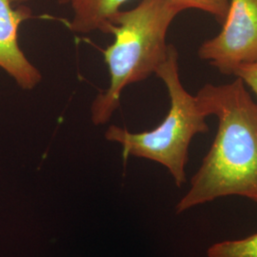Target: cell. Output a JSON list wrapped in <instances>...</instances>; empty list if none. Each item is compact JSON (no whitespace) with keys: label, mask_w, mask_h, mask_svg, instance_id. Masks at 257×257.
Returning a JSON list of instances; mask_svg holds the SVG:
<instances>
[{"label":"cell","mask_w":257,"mask_h":257,"mask_svg":"<svg viewBox=\"0 0 257 257\" xmlns=\"http://www.w3.org/2000/svg\"><path fill=\"white\" fill-rule=\"evenodd\" d=\"M205 115H214L217 132L176 213L228 196L257 203V103L239 78L206 84L195 95Z\"/></svg>","instance_id":"obj_1"},{"label":"cell","mask_w":257,"mask_h":257,"mask_svg":"<svg viewBox=\"0 0 257 257\" xmlns=\"http://www.w3.org/2000/svg\"><path fill=\"white\" fill-rule=\"evenodd\" d=\"M180 13L167 0H141L134 9L120 11L113 17L108 31L113 41L103 52L110 80L92 101L94 125L110 121L128 86L156 74L168 54V30Z\"/></svg>","instance_id":"obj_2"},{"label":"cell","mask_w":257,"mask_h":257,"mask_svg":"<svg viewBox=\"0 0 257 257\" xmlns=\"http://www.w3.org/2000/svg\"><path fill=\"white\" fill-rule=\"evenodd\" d=\"M156 74L165 84L170 97L165 118L154 130L141 133L110 125L105 132V138L122 146L124 158L135 156L164 166L175 185L181 188L187 181L185 168L191 142L196 135L209 131L207 116L196 97L184 88L179 75L178 53L174 45H169L165 60Z\"/></svg>","instance_id":"obj_3"},{"label":"cell","mask_w":257,"mask_h":257,"mask_svg":"<svg viewBox=\"0 0 257 257\" xmlns=\"http://www.w3.org/2000/svg\"><path fill=\"white\" fill-rule=\"evenodd\" d=\"M199 57L224 74L257 62V0H230L220 33L205 41Z\"/></svg>","instance_id":"obj_4"},{"label":"cell","mask_w":257,"mask_h":257,"mask_svg":"<svg viewBox=\"0 0 257 257\" xmlns=\"http://www.w3.org/2000/svg\"><path fill=\"white\" fill-rule=\"evenodd\" d=\"M12 0H0V69L12 77L19 88L31 91L42 81V74L19 46L21 24L32 17L26 6L13 7Z\"/></svg>","instance_id":"obj_5"},{"label":"cell","mask_w":257,"mask_h":257,"mask_svg":"<svg viewBox=\"0 0 257 257\" xmlns=\"http://www.w3.org/2000/svg\"><path fill=\"white\" fill-rule=\"evenodd\" d=\"M130 0H69L73 11L71 30L81 35L100 31L108 35L113 17Z\"/></svg>","instance_id":"obj_6"},{"label":"cell","mask_w":257,"mask_h":257,"mask_svg":"<svg viewBox=\"0 0 257 257\" xmlns=\"http://www.w3.org/2000/svg\"><path fill=\"white\" fill-rule=\"evenodd\" d=\"M208 257H257V232L247 237L225 240L208 248Z\"/></svg>","instance_id":"obj_7"},{"label":"cell","mask_w":257,"mask_h":257,"mask_svg":"<svg viewBox=\"0 0 257 257\" xmlns=\"http://www.w3.org/2000/svg\"><path fill=\"white\" fill-rule=\"evenodd\" d=\"M175 8L183 12L187 9L201 10L213 16L223 24L227 17L230 6V0H167Z\"/></svg>","instance_id":"obj_8"},{"label":"cell","mask_w":257,"mask_h":257,"mask_svg":"<svg viewBox=\"0 0 257 257\" xmlns=\"http://www.w3.org/2000/svg\"><path fill=\"white\" fill-rule=\"evenodd\" d=\"M232 75L241 79L246 86L249 87L257 97V62L240 66Z\"/></svg>","instance_id":"obj_9"},{"label":"cell","mask_w":257,"mask_h":257,"mask_svg":"<svg viewBox=\"0 0 257 257\" xmlns=\"http://www.w3.org/2000/svg\"><path fill=\"white\" fill-rule=\"evenodd\" d=\"M13 3H17V4H23L25 2H28L30 0H12ZM58 2L60 4H68L69 3V0H58Z\"/></svg>","instance_id":"obj_10"}]
</instances>
